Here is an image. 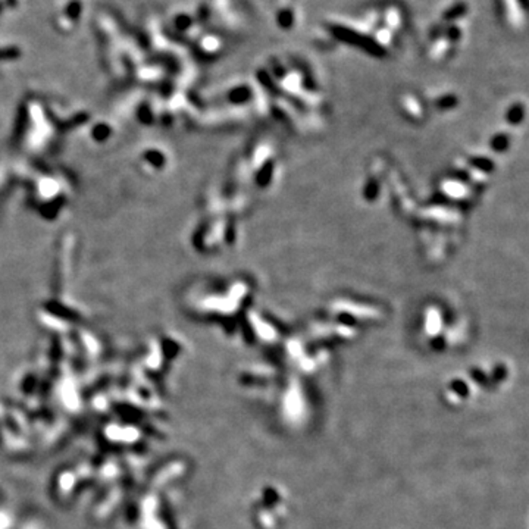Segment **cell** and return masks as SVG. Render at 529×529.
<instances>
[{
  "instance_id": "cell-1",
  "label": "cell",
  "mask_w": 529,
  "mask_h": 529,
  "mask_svg": "<svg viewBox=\"0 0 529 529\" xmlns=\"http://www.w3.org/2000/svg\"><path fill=\"white\" fill-rule=\"evenodd\" d=\"M330 30L335 38L340 40L343 43L356 46L358 49L369 53L374 56H385V49L379 45L375 38H372L368 34H362L356 30H351L344 25H331Z\"/></svg>"
},
{
  "instance_id": "cell-5",
  "label": "cell",
  "mask_w": 529,
  "mask_h": 529,
  "mask_svg": "<svg viewBox=\"0 0 529 529\" xmlns=\"http://www.w3.org/2000/svg\"><path fill=\"white\" fill-rule=\"evenodd\" d=\"M519 3H521V6H522L523 9H526V6H528V0H519Z\"/></svg>"
},
{
  "instance_id": "cell-4",
  "label": "cell",
  "mask_w": 529,
  "mask_h": 529,
  "mask_svg": "<svg viewBox=\"0 0 529 529\" xmlns=\"http://www.w3.org/2000/svg\"><path fill=\"white\" fill-rule=\"evenodd\" d=\"M447 36H449L452 40H454L456 42V40L460 38V30L457 29V26L452 25V26H449V30H447Z\"/></svg>"
},
{
  "instance_id": "cell-2",
  "label": "cell",
  "mask_w": 529,
  "mask_h": 529,
  "mask_svg": "<svg viewBox=\"0 0 529 529\" xmlns=\"http://www.w3.org/2000/svg\"><path fill=\"white\" fill-rule=\"evenodd\" d=\"M468 12V6L463 2H457L453 6H450L443 13V20L447 22H454L459 18H463Z\"/></svg>"
},
{
  "instance_id": "cell-3",
  "label": "cell",
  "mask_w": 529,
  "mask_h": 529,
  "mask_svg": "<svg viewBox=\"0 0 529 529\" xmlns=\"http://www.w3.org/2000/svg\"><path fill=\"white\" fill-rule=\"evenodd\" d=\"M277 22L282 30H290L294 25V13L291 9H281L277 15Z\"/></svg>"
}]
</instances>
